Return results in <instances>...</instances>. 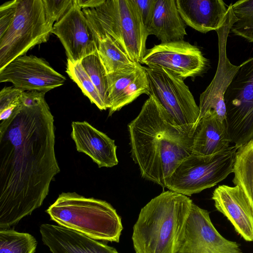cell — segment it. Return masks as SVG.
<instances>
[{"label":"cell","mask_w":253,"mask_h":253,"mask_svg":"<svg viewBox=\"0 0 253 253\" xmlns=\"http://www.w3.org/2000/svg\"><path fill=\"white\" fill-rule=\"evenodd\" d=\"M144 93L149 96L150 87L145 67L143 66L135 79L111 105L109 109V116L131 103Z\"/></svg>","instance_id":"obj_25"},{"label":"cell","mask_w":253,"mask_h":253,"mask_svg":"<svg viewBox=\"0 0 253 253\" xmlns=\"http://www.w3.org/2000/svg\"><path fill=\"white\" fill-rule=\"evenodd\" d=\"M133 1L147 28L152 17L155 0H133Z\"/></svg>","instance_id":"obj_30"},{"label":"cell","mask_w":253,"mask_h":253,"mask_svg":"<svg viewBox=\"0 0 253 253\" xmlns=\"http://www.w3.org/2000/svg\"><path fill=\"white\" fill-rule=\"evenodd\" d=\"M176 2L186 25L202 33L221 27L229 9L222 0H176Z\"/></svg>","instance_id":"obj_17"},{"label":"cell","mask_w":253,"mask_h":253,"mask_svg":"<svg viewBox=\"0 0 253 253\" xmlns=\"http://www.w3.org/2000/svg\"><path fill=\"white\" fill-rule=\"evenodd\" d=\"M176 253H244L240 245L222 236L209 212L193 203Z\"/></svg>","instance_id":"obj_11"},{"label":"cell","mask_w":253,"mask_h":253,"mask_svg":"<svg viewBox=\"0 0 253 253\" xmlns=\"http://www.w3.org/2000/svg\"><path fill=\"white\" fill-rule=\"evenodd\" d=\"M54 118L45 99L20 102L0 123V229H8L42 204L60 171Z\"/></svg>","instance_id":"obj_1"},{"label":"cell","mask_w":253,"mask_h":253,"mask_svg":"<svg viewBox=\"0 0 253 253\" xmlns=\"http://www.w3.org/2000/svg\"><path fill=\"white\" fill-rule=\"evenodd\" d=\"M224 102L227 131L231 144L238 148L253 139V57L239 65Z\"/></svg>","instance_id":"obj_8"},{"label":"cell","mask_w":253,"mask_h":253,"mask_svg":"<svg viewBox=\"0 0 253 253\" xmlns=\"http://www.w3.org/2000/svg\"><path fill=\"white\" fill-rule=\"evenodd\" d=\"M81 63L108 109L107 74L97 52L84 57Z\"/></svg>","instance_id":"obj_26"},{"label":"cell","mask_w":253,"mask_h":253,"mask_svg":"<svg viewBox=\"0 0 253 253\" xmlns=\"http://www.w3.org/2000/svg\"><path fill=\"white\" fill-rule=\"evenodd\" d=\"M142 67L143 66L140 64L135 67L107 74L108 109L124 90L135 79Z\"/></svg>","instance_id":"obj_27"},{"label":"cell","mask_w":253,"mask_h":253,"mask_svg":"<svg viewBox=\"0 0 253 253\" xmlns=\"http://www.w3.org/2000/svg\"><path fill=\"white\" fill-rule=\"evenodd\" d=\"M148 36H155L161 43L183 40L187 35L176 0H155L152 18L147 27Z\"/></svg>","instance_id":"obj_18"},{"label":"cell","mask_w":253,"mask_h":253,"mask_svg":"<svg viewBox=\"0 0 253 253\" xmlns=\"http://www.w3.org/2000/svg\"><path fill=\"white\" fill-rule=\"evenodd\" d=\"M58 225L96 240L119 242L120 216L108 202L76 192H62L46 210Z\"/></svg>","instance_id":"obj_4"},{"label":"cell","mask_w":253,"mask_h":253,"mask_svg":"<svg viewBox=\"0 0 253 253\" xmlns=\"http://www.w3.org/2000/svg\"><path fill=\"white\" fill-rule=\"evenodd\" d=\"M82 10L95 36L109 35L132 61L140 64L148 35L133 0H105L95 8Z\"/></svg>","instance_id":"obj_5"},{"label":"cell","mask_w":253,"mask_h":253,"mask_svg":"<svg viewBox=\"0 0 253 253\" xmlns=\"http://www.w3.org/2000/svg\"><path fill=\"white\" fill-rule=\"evenodd\" d=\"M66 80L44 59L33 55L19 56L0 70V83H11L23 91L46 93L62 85Z\"/></svg>","instance_id":"obj_12"},{"label":"cell","mask_w":253,"mask_h":253,"mask_svg":"<svg viewBox=\"0 0 253 253\" xmlns=\"http://www.w3.org/2000/svg\"><path fill=\"white\" fill-rule=\"evenodd\" d=\"M65 48L67 59L81 63L85 57L97 52L98 40L83 10L74 0L66 13L53 26Z\"/></svg>","instance_id":"obj_13"},{"label":"cell","mask_w":253,"mask_h":253,"mask_svg":"<svg viewBox=\"0 0 253 253\" xmlns=\"http://www.w3.org/2000/svg\"><path fill=\"white\" fill-rule=\"evenodd\" d=\"M145 70L149 95L156 98L176 125L196 127L199 106L184 80L164 68L145 67Z\"/></svg>","instance_id":"obj_9"},{"label":"cell","mask_w":253,"mask_h":253,"mask_svg":"<svg viewBox=\"0 0 253 253\" xmlns=\"http://www.w3.org/2000/svg\"><path fill=\"white\" fill-rule=\"evenodd\" d=\"M238 148L232 145L213 156L186 157L166 180V188L190 196L214 186L233 172Z\"/></svg>","instance_id":"obj_7"},{"label":"cell","mask_w":253,"mask_h":253,"mask_svg":"<svg viewBox=\"0 0 253 253\" xmlns=\"http://www.w3.org/2000/svg\"><path fill=\"white\" fill-rule=\"evenodd\" d=\"M96 37L98 40L97 53L107 74L141 64L132 61L109 35L100 34Z\"/></svg>","instance_id":"obj_21"},{"label":"cell","mask_w":253,"mask_h":253,"mask_svg":"<svg viewBox=\"0 0 253 253\" xmlns=\"http://www.w3.org/2000/svg\"><path fill=\"white\" fill-rule=\"evenodd\" d=\"M54 24L46 14L42 0H17L12 20L0 34V70L47 42Z\"/></svg>","instance_id":"obj_6"},{"label":"cell","mask_w":253,"mask_h":253,"mask_svg":"<svg viewBox=\"0 0 253 253\" xmlns=\"http://www.w3.org/2000/svg\"><path fill=\"white\" fill-rule=\"evenodd\" d=\"M66 72L92 103L94 104L100 110L108 109L81 63H74L67 59Z\"/></svg>","instance_id":"obj_24"},{"label":"cell","mask_w":253,"mask_h":253,"mask_svg":"<svg viewBox=\"0 0 253 253\" xmlns=\"http://www.w3.org/2000/svg\"><path fill=\"white\" fill-rule=\"evenodd\" d=\"M37 241L29 233L0 230V253H35Z\"/></svg>","instance_id":"obj_22"},{"label":"cell","mask_w":253,"mask_h":253,"mask_svg":"<svg viewBox=\"0 0 253 253\" xmlns=\"http://www.w3.org/2000/svg\"><path fill=\"white\" fill-rule=\"evenodd\" d=\"M193 202L171 191L162 192L140 211L132 240L136 253H176Z\"/></svg>","instance_id":"obj_3"},{"label":"cell","mask_w":253,"mask_h":253,"mask_svg":"<svg viewBox=\"0 0 253 253\" xmlns=\"http://www.w3.org/2000/svg\"><path fill=\"white\" fill-rule=\"evenodd\" d=\"M236 21L230 32L253 42V0H240L232 4Z\"/></svg>","instance_id":"obj_23"},{"label":"cell","mask_w":253,"mask_h":253,"mask_svg":"<svg viewBox=\"0 0 253 253\" xmlns=\"http://www.w3.org/2000/svg\"><path fill=\"white\" fill-rule=\"evenodd\" d=\"M212 199L216 210L232 223L245 241L253 242V210L247 197L237 186L219 185Z\"/></svg>","instance_id":"obj_14"},{"label":"cell","mask_w":253,"mask_h":253,"mask_svg":"<svg viewBox=\"0 0 253 253\" xmlns=\"http://www.w3.org/2000/svg\"><path fill=\"white\" fill-rule=\"evenodd\" d=\"M233 173V182L245 194L253 210V139L238 147Z\"/></svg>","instance_id":"obj_20"},{"label":"cell","mask_w":253,"mask_h":253,"mask_svg":"<svg viewBox=\"0 0 253 253\" xmlns=\"http://www.w3.org/2000/svg\"><path fill=\"white\" fill-rule=\"evenodd\" d=\"M22 90L13 86L3 87L0 92V111L20 102Z\"/></svg>","instance_id":"obj_29"},{"label":"cell","mask_w":253,"mask_h":253,"mask_svg":"<svg viewBox=\"0 0 253 253\" xmlns=\"http://www.w3.org/2000/svg\"><path fill=\"white\" fill-rule=\"evenodd\" d=\"M230 144L225 122L220 121L214 116H206L197 123L192 154L202 156H213L228 149Z\"/></svg>","instance_id":"obj_19"},{"label":"cell","mask_w":253,"mask_h":253,"mask_svg":"<svg viewBox=\"0 0 253 253\" xmlns=\"http://www.w3.org/2000/svg\"><path fill=\"white\" fill-rule=\"evenodd\" d=\"M78 5L82 8L90 9L95 8L102 3L105 0H75Z\"/></svg>","instance_id":"obj_31"},{"label":"cell","mask_w":253,"mask_h":253,"mask_svg":"<svg viewBox=\"0 0 253 253\" xmlns=\"http://www.w3.org/2000/svg\"><path fill=\"white\" fill-rule=\"evenodd\" d=\"M195 126L176 125L150 95L128 125L131 154L142 178L166 188L179 164L192 154Z\"/></svg>","instance_id":"obj_2"},{"label":"cell","mask_w":253,"mask_h":253,"mask_svg":"<svg viewBox=\"0 0 253 253\" xmlns=\"http://www.w3.org/2000/svg\"><path fill=\"white\" fill-rule=\"evenodd\" d=\"M74 0H42L48 18L55 23L67 12Z\"/></svg>","instance_id":"obj_28"},{"label":"cell","mask_w":253,"mask_h":253,"mask_svg":"<svg viewBox=\"0 0 253 253\" xmlns=\"http://www.w3.org/2000/svg\"><path fill=\"white\" fill-rule=\"evenodd\" d=\"M140 64L165 69L184 80L201 75L208 61L197 46L181 40L161 42L147 49Z\"/></svg>","instance_id":"obj_10"},{"label":"cell","mask_w":253,"mask_h":253,"mask_svg":"<svg viewBox=\"0 0 253 253\" xmlns=\"http://www.w3.org/2000/svg\"><path fill=\"white\" fill-rule=\"evenodd\" d=\"M71 126V136L78 152L89 156L99 168L118 165L114 140L86 121L73 122Z\"/></svg>","instance_id":"obj_15"},{"label":"cell","mask_w":253,"mask_h":253,"mask_svg":"<svg viewBox=\"0 0 253 253\" xmlns=\"http://www.w3.org/2000/svg\"><path fill=\"white\" fill-rule=\"evenodd\" d=\"M40 232L51 253H119L112 247L59 225L42 224Z\"/></svg>","instance_id":"obj_16"}]
</instances>
